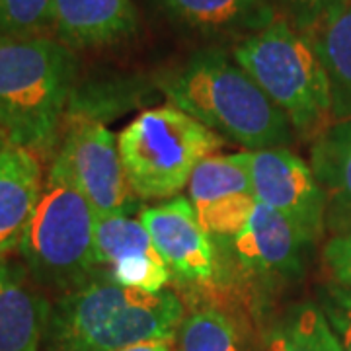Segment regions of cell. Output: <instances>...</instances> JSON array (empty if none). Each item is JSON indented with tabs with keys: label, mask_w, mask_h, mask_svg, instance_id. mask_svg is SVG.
Returning <instances> with one entry per match:
<instances>
[{
	"label": "cell",
	"mask_w": 351,
	"mask_h": 351,
	"mask_svg": "<svg viewBox=\"0 0 351 351\" xmlns=\"http://www.w3.org/2000/svg\"><path fill=\"white\" fill-rule=\"evenodd\" d=\"M96 213L53 158L49 176L25 228L20 254L38 287L69 293L98 271Z\"/></svg>",
	"instance_id": "obj_4"
},
{
	"label": "cell",
	"mask_w": 351,
	"mask_h": 351,
	"mask_svg": "<svg viewBox=\"0 0 351 351\" xmlns=\"http://www.w3.org/2000/svg\"><path fill=\"white\" fill-rule=\"evenodd\" d=\"M154 248L182 285L207 287L217 277V246L201 226L188 197H172L141 213Z\"/></svg>",
	"instance_id": "obj_9"
},
{
	"label": "cell",
	"mask_w": 351,
	"mask_h": 351,
	"mask_svg": "<svg viewBox=\"0 0 351 351\" xmlns=\"http://www.w3.org/2000/svg\"><path fill=\"white\" fill-rule=\"evenodd\" d=\"M311 244L283 215L258 201L239 234L217 248L246 274L263 279H295L304 271V252Z\"/></svg>",
	"instance_id": "obj_10"
},
{
	"label": "cell",
	"mask_w": 351,
	"mask_h": 351,
	"mask_svg": "<svg viewBox=\"0 0 351 351\" xmlns=\"http://www.w3.org/2000/svg\"><path fill=\"white\" fill-rule=\"evenodd\" d=\"M182 322L184 304L172 291L123 287L101 269L51 304L45 334L51 351H119L149 339L172 341Z\"/></svg>",
	"instance_id": "obj_1"
},
{
	"label": "cell",
	"mask_w": 351,
	"mask_h": 351,
	"mask_svg": "<svg viewBox=\"0 0 351 351\" xmlns=\"http://www.w3.org/2000/svg\"><path fill=\"white\" fill-rule=\"evenodd\" d=\"M53 29V0H0V38H41Z\"/></svg>",
	"instance_id": "obj_22"
},
{
	"label": "cell",
	"mask_w": 351,
	"mask_h": 351,
	"mask_svg": "<svg viewBox=\"0 0 351 351\" xmlns=\"http://www.w3.org/2000/svg\"><path fill=\"white\" fill-rule=\"evenodd\" d=\"M96 258L100 267L106 271L115 263L143 258V256H160L147 226L141 219L131 215H104L96 217Z\"/></svg>",
	"instance_id": "obj_20"
},
{
	"label": "cell",
	"mask_w": 351,
	"mask_h": 351,
	"mask_svg": "<svg viewBox=\"0 0 351 351\" xmlns=\"http://www.w3.org/2000/svg\"><path fill=\"white\" fill-rule=\"evenodd\" d=\"M256 199L283 215L308 244L326 230V195L311 164L287 147L246 151Z\"/></svg>",
	"instance_id": "obj_8"
},
{
	"label": "cell",
	"mask_w": 351,
	"mask_h": 351,
	"mask_svg": "<svg viewBox=\"0 0 351 351\" xmlns=\"http://www.w3.org/2000/svg\"><path fill=\"white\" fill-rule=\"evenodd\" d=\"M178 351H246V348L237 320L215 306H205L180 324Z\"/></svg>",
	"instance_id": "obj_21"
},
{
	"label": "cell",
	"mask_w": 351,
	"mask_h": 351,
	"mask_svg": "<svg viewBox=\"0 0 351 351\" xmlns=\"http://www.w3.org/2000/svg\"><path fill=\"white\" fill-rule=\"evenodd\" d=\"M176 22L205 36L260 32L276 20L269 0H158Z\"/></svg>",
	"instance_id": "obj_15"
},
{
	"label": "cell",
	"mask_w": 351,
	"mask_h": 351,
	"mask_svg": "<svg viewBox=\"0 0 351 351\" xmlns=\"http://www.w3.org/2000/svg\"><path fill=\"white\" fill-rule=\"evenodd\" d=\"M311 168L326 195V228L351 230V119L334 121L318 133L311 149Z\"/></svg>",
	"instance_id": "obj_14"
},
{
	"label": "cell",
	"mask_w": 351,
	"mask_h": 351,
	"mask_svg": "<svg viewBox=\"0 0 351 351\" xmlns=\"http://www.w3.org/2000/svg\"><path fill=\"white\" fill-rule=\"evenodd\" d=\"M318 306L334 330L341 351H351V289L338 283L328 285L320 293Z\"/></svg>",
	"instance_id": "obj_24"
},
{
	"label": "cell",
	"mask_w": 351,
	"mask_h": 351,
	"mask_svg": "<svg viewBox=\"0 0 351 351\" xmlns=\"http://www.w3.org/2000/svg\"><path fill=\"white\" fill-rule=\"evenodd\" d=\"M55 160L86 197L96 217L133 211L135 193L127 182L117 137L106 123L84 117L63 119Z\"/></svg>",
	"instance_id": "obj_7"
},
{
	"label": "cell",
	"mask_w": 351,
	"mask_h": 351,
	"mask_svg": "<svg viewBox=\"0 0 351 351\" xmlns=\"http://www.w3.org/2000/svg\"><path fill=\"white\" fill-rule=\"evenodd\" d=\"M25 265L0 258V351H39L49 304Z\"/></svg>",
	"instance_id": "obj_13"
},
{
	"label": "cell",
	"mask_w": 351,
	"mask_h": 351,
	"mask_svg": "<svg viewBox=\"0 0 351 351\" xmlns=\"http://www.w3.org/2000/svg\"><path fill=\"white\" fill-rule=\"evenodd\" d=\"M172 106L246 151L289 147L291 123L237 61L201 51L160 82Z\"/></svg>",
	"instance_id": "obj_2"
},
{
	"label": "cell",
	"mask_w": 351,
	"mask_h": 351,
	"mask_svg": "<svg viewBox=\"0 0 351 351\" xmlns=\"http://www.w3.org/2000/svg\"><path fill=\"white\" fill-rule=\"evenodd\" d=\"M269 351H341V346L322 308L301 302L289 308L274 328Z\"/></svg>",
	"instance_id": "obj_19"
},
{
	"label": "cell",
	"mask_w": 351,
	"mask_h": 351,
	"mask_svg": "<svg viewBox=\"0 0 351 351\" xmlns=\"http://www.w3.org/2000/svg\"><path fill=\"white\" fill-rule=\"evenodd\" d=\"M350 6H351V2H350Z\"/></svg>",
	"instance_id": "obj_27"
},
{
	"label": "cell",
	"mask_w": 351,
	"mask_h": 351,
	"mask_svg": "<svg viewBox=\"0 0 351 351\" xmlns=\"http://www.w3.org/2000/svg\"><path fill=\"white\" fill-rule=\"evenodd\" d=\"M131 191L141 199H172L223 137L172 104L141 112L117 135Z\"/></svg>",
	"instance_id": "obj_6"
},
{
	"label": "cell",
	"mask_w": 351,
	"mask_h": 351,
	"mask_svg": "<svg viewBox=\"0 0 351 351\" xmlns=\"http://www.w3.org/2000/svg\"><path fill=\"white\" fill-rule=\"evenodd\" d=\"M326 69L332 94V119H351V6L313 36Z\"/></svg>",
	"instance_id": "obj_16"
},
{
	"label": "cell",
	"mask_w": 351,
	"mask_h": 351,
	"mask_svg": "<svg viewBox=\"0 0 351 351\" xmlns=\"http://www.w3.org/2000/svg\"><path fill=\"white\" fill-rule=\"evenodd\" d=\"M119 351H178L170 346V339H149V341H141L133 343L129 348H123Z\"/></svg>",
	"instance_id": "obj_26"
},
{
	"label": "cell",
	"mask_w": 351,
	"mask_h": 351,
	"mask_svg": "<svg viewBox=\"0 0 351 351\" xmlns=\"http://www.w3.org/2000/svg\"><path fill=\"white\" fill-rule=\"evenodd\" d=\"M143 82L135 78H94L76 82L64 112L66 117H84L106 123L141 98Z\"/></svg>",
	"instance_id": "obj_18"
},
{
	"label": "cell",
	"mask_w": 351,
	"mask_h": 351,
	"mask_svg": "<svg viewBox=\"0 0 351 351\" xmlns=\"http://www.w3.org/2000/svg\"><path fill=\"white\" fill-rule=\"evenodd\" d=\"M133 0H53V29L69 49L121 43L137 34Z\"/></svg>",
	"instance_id": "obj_12"
},
{
	"label": "cell",
	"mask_w": 351,
	"mask_h": 351,
	"mask_svg": "<svg viewBox=\"0 0 351 351\" xmlns=\"http://www.w3.org/2000/svg\"><path fill=\"white\" fill-rule=\"evenodd\" d=\"M350 2L351 0H279L285 20L308 38L346 12Z\"/></svg>",
	"instance_id": "obj_23"
},
{
	"label": "cell",
	"mask_w": 351,
	"mask_h": 351,
	"mask_svg": "<svg viewBox=\"0 0 351 351\" xmlns=\"http://www.w3.org/2000/svg\"><path fill=\"white\" fill-rule=\"evenodd\" d=\"M324 262L336 283L351 289V230L328 240L324 246Z\"/></svg>",
	"instance_id": "obj_25"
},
{
	"label": "cell",
	"mask_w": 351,
	"mask_h": 351,
	"mask_svg": "<svg viewBox=\"0 0 351 351\" xmlns=\"http://www.w3.org/2000/svg\"><path fill=\"white\" fill-rule=\"evenodd\" d=\"M76 82L78 61L59 39L0 38V133L36 154L51 152Z\"/></svg>",
	"instance_id": "obj_3"
},
{
	"label": "cell",
	"mask_w": 351,
	"mask_h": 351,
	"mask_svg": "<svg viewBox=\"0 0 351 351\" xmlns=\"http://www.w3.org/2000/svg\"><path fill=\"white\" fill-rule=\"evenodd\" d=\"M43 186L38 154L0 133V258L20 250Z\"/></svg>",
	"instance_id": "obj_11"
},
{
	"label": "cell",
	"mask_w": 351,
	"mask_h": 351,
	"mask_svg": "<svg viewBox=\"0 0 351 351\" xmlns=\"http://www.w3.org/2000/svg\"><path fill=\"white\" fill-rule=\"evenodd\" d=\"M234 61L299 133L326 129L332 119L330 80L313 38L276 18L237 43Z\"/></svg>",
	"instance_id": "obj_5"
},
{
	"label": "cell",
	"mask_w": 351,
	"mask_h": 351,
	"mask_svg": "<svg viewBox=\"0 0 351 351\" xmlns=\"http://www.w3.org/2000/svg\"><path fill=\"white\" fill-rule=\"evenodd\" d=\"M242 193H254L246 151L207 156L197 164L188 182V199L195 211Z\"/></svg>",
	"instance_id": "obj_17"
}]
</instances>
